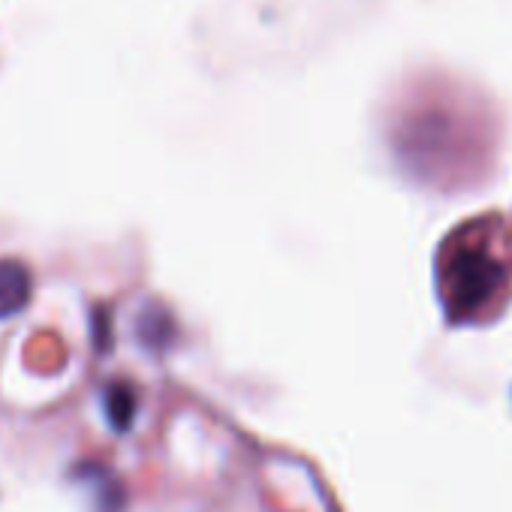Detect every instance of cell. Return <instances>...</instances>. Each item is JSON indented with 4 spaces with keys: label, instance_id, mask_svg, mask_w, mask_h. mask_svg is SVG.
I'll return each mask as SVG.
<instances>
[{
    "label": "cell",
    "instance_id": "obj_1",
    "mask_svg": "<svg viewBox=\"0 0 512 512\" xmlns=\"http://www.w3.org/2000/svg\"><path fill=\"white\" fill-rule=\"evenodd\" d=\"M437 290L449 323H485L512 302V223L503 214L470 217L443 238Z\"/></svg>",
    "mask_w": 512,
    "mask_h": 512
},
{
    "label": "cell",
    "instance_id": "obj_2",
    "mask_svg": "<svg viewBox=\"0 0 512 512\" xmlns=\"http://www.w3.org/2000/svg\"><path fill=\"white\" fill-rule=\"evenodd\" d=\"M34 293V281L25 263L19 260H0V320L19 317Z\"/></svg>",
    "mask_w": 512,
    "mask_h": 512
},
{
    "label": "cell",
    "instance_id": "obj_3",
    "mask_svg": "<svg viewBox=\"0 0 512 512\" xmlns=\"http://www.w3.org/2000/svg\"><path fill=\"white\" fill-rule=\"evenodd\" d=\"M136 413V401L133 392L127 386H109L106 392V419L115 431H127Z\"/></svg>",
    "mask_w": 512,
    "mask_h": 512
}]
</instances>
